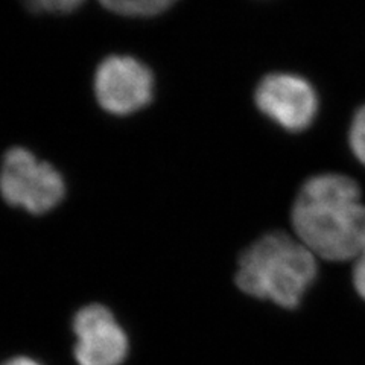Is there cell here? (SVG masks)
I'll return each mask as SVG.
<instances>
[{
  "label": "cell",
  "instance_id": "1",
  "mask_svg": "<svg viewBox=\"0 0 365 365\" xmlns=\"http://www.w3.org/2000/svg\"><path fill=\"white\" fill-rule=\"evenodd\" d=\"M349 175L323 173L307 178L292 204L294 236L329 262L355 260L365 250V204Z\"/></svg>",
  "mask_w": 365,
  "mask_h": 365
},
{
  "label": "cell",
  "instance_id": "2",
  "mask_svg": "<svg viewBox=\"0 0 365 365\" xmlns=\"http://www.w3.org/2000/svg\"><path fill=\"white\" fill-rule=\"evenodd\" d=\"M318 274V257L295 236L272 232L239 257L236 284L242 292L284 309L300 306Z\"/></svg>",
  "mask_w": 365,
  "mask_h": 365
},
{
  "label": "cell",
  "instance_id": "3",
  "mask_svg": "<svg viewBox=\"0 0 365 365\" xmlns=\"http://www.w3.org/2000/svg\"><path fill=\"white\" fill-rule=\"evenodd\" d=\"M0 195L13 207L32 215L55 209L66 195L61 174L23 148H13L0 166Z\"/></svg>",
  "mask_w": 365,
  "mask_h": 365
},
{
  "label": "cell",
  "instance_id": "4",
  "mask_svg": "<svg viewBox=\"0 0 365 365\" xmlns=\"http://www.w3.org/2000/svg\"><path fill=\"white\" fill-rule=\"evenodd\" d=\"M255 102L268 120L291 134L309 130L319 113V96L314 84L291 72H274L262 78Z\"/></svg>",
  "mask_w": 365,
  "mask_h": 365
},
{
  "label": "cell",
  "instance_id": "5",
  "mask_svg": "<svg viewBox=\"0 0 365 365\" xmlns=\"http://www.w3.org/2000/svg\"><path fill=\"white\" fill-rule=\"evenodd\" d=\"M154 78L143 63L131 56L114 55L104 60L95 75L99 106L116 116H127L150 104Z\"/></svg>",
  "mask_w": 365,
  "mask_h": 365
},
{
  "label": "cell",
  "instance_id": "6",
  "mask_svg": "<svg viewBox=\"0 0 365 365\" xmlns=\"http://www.w3.org/2000/svg\"><path fill=\"white\" fill-rule=\"evenodd\" d=\"M78 365H120L130 342L116 317L104 304H88L73 317Z\"/></svg>",
  "mask_w": 365,
  "mask_h": 365
},
{
  "label": "cell",
  "instance_id": "7",
  "mask_svg": "<svg viewBox=\"0 0 365 365\" xmlns=\"http://www.w3.org/2000/svg\"><path fill=\"white\" fill-rule=\"evenodd\" d=\"M111 13L128 17H151L163 13L177 0H99Z\"/></svg>",
  "mask_w": 365,
  "mask_h": 365
},
{
  "label": "cell",
  "instance_id": "8",
  "mask_svg": "<svg viewBox=\"0 0 365 365\" xmlns=\"http://www.w3.org/2000/svg\"><path fill=\"white\" fill-rule=\"evenodd\" d=\"M347 142L353 157L365 168V104L353 114L347 131Z\"/></svg>",
  "mask_w": 365,
  "mask_h": 365
},
{
  "label": "cell",
  "instance_id": "9",
  "mask_svg": "<svg viewBox=\"0 0 365 365\" xmlns=\"http://www.w3.org/2000/svg\"><path fill=\"white\" fill-rule=\"evenodd\" d=\"M26 5L37 11V13H52V14H64L73 13L84 4V0H25Z\"/></svg>",
  "mask_w": 365,
  "mask_h": 365
},
{
  "label": "cell",
  "instance_id": "10",
  "mask_svg": "<svg viewBox=\"0 0 365 365\" xmlns=\"http://www.w3.org/2000/svg\"><path fill=\"white\" fill-rule=\"evenodd\" d=\"M353 287L358 295L365 302V250L353 260V271H351Z\"/></svg>",
  "mask_w": 365,
  "mask_h": 365
},
{
  "label": "cell",
  "instance_id": "11",
  "mask_svg": "<svg viewBox=\"0 0 365 365\" xmlns=\"http://www.w3.org/2000/svg\"><path fill=\"white\" fill-rule=\"evenodd\" d=\"M2 365H41V364L36 359L28 358V356H17V358H13V359L4 362Z\"/></svg>",
  "mask_w": 365,
  "mask_h": 365
}]
</instances>
